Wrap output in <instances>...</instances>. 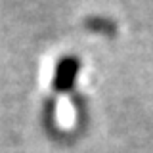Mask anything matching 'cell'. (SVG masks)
<instances>
[{"instance_id": "1", "label": "cell", "mask_w": 153, "mask_h": 153, "mask_svg": "<svg viewBox=\"0 0 153 153\" xmlns=\"http://www.w3.org/2000/svg\"><path fill=\"white\" fill-rule=\"evenodd\" d=\"M80 63L76 57H63V59L57 63L56 73H54V88L56 90H69L75 84V79L79 75Z\"/></svg>"}]
</instances>
